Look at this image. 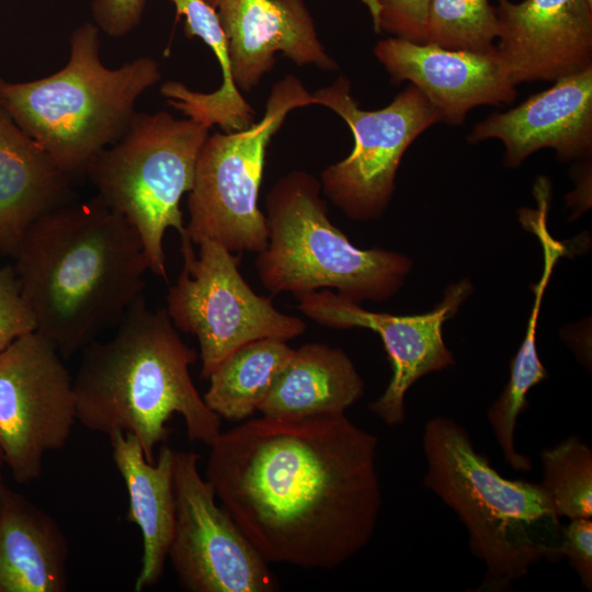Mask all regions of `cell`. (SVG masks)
<instances>
[{"label":"cell","instance_id":"6da1fadb","mask_svg":"<svg viewBox=\"0 0 592 592\" xmlns=\"http://www.w3.org/2000/svg\"><path fill=\"white\" fill-rule=\"evenodd\" d=\"M378 439L345 413L261 415L209 445L205 478L269 563L333 569L371 540Z\"/></svg>","mask_w":592,"mask_h":592},{"label":"cell","instance_id":"ffe728a7","mask_svg":"<svg viewBox=\"0 0 592 592\" xmlns=\"http://www.w3.org/2000/svg\"><path fill=\"white\" fill-rule=\"evenodd\" d=\"M69 545L59 524L24 494L0 500V592H65Z\"/></svg>","mask_w":592,"mask_h":592},{"label":"cell","instance_id":"44dd1931","mask_svg":"<svg viewBox=\"0 0 592 592\" xmlns=\"http://www.w3.org/2000/svg\"><path fill=\"white\" fill-rule=\"evenodd\" d=\"M363 394L364 382L348 354L311 342L294 349L259 411L280 419L342 414Z\"/></svg>","mask_w":592,"mask_h":592},{"label":"cell","instance_id":"277c9868","mask_svg":"<svg viewBox=\"0 0 592 592\" xmlns=\"http://www.w3.org/2000/svg\"><path fill=\"white\" fill-rule=\"evenodd\" d=\"M422 449L424 486L457 514L471 554L486 566L476 591H508L535 565L562 559L560 516L539 482L501 476L448 417L425 422Z\"/></svg>","mask_w":592,"mask_h":592},{"label":"cell","instance_id":"484cf974","mask_svg":"<svg viewBox=\"0 0 592 592\" xmlns=\"http://www.w3.org/2000/svg\"><path fill=\"white\" fill-rule=\"evenodd\" d=\"M377 34L425 43L431 0H361Z\"/></svg>","mask_w":592,"mask_h":592},{"label":"cell","instance_id":"7402d4cb","mask_svg":"<svg viewBox=\"0 0 592 592\" xmlns=\"http://www.w3.org/2000/svg\"><path fill=\"white\" fill-rule=\"evenodd\" d=\"M175 8V22L184 18V33L200 37L215 54L223 80L208 93L167 81L160 93L168 103L206 128L214 125L225 133L244 129L255 122V112L234 83L228 39L214 8L206 0H167Z\"/></svg>","mask_w":592,"mask_h":592},{"label":"cell","instance_id":"ac0fdd59","mask_svg":"<svg viewBox=\"0 0 592 592\" xmlns=\"http://www.w3.org/2000/svg\"><path fill=\"white\" fill-rule=\"evenodd\" d=\"M109 437L114 464L128 493L126 520L141 532V568L134 585L140 592L159 582L168 560L175 524L177 451L162 444L150 463L133 434L117 431Z\"/></svg>","mask_w":592,"mask_h":592},{"label":"cell","instance_id":"83f0119b","mask_svg":"<svg viewBox=\"0 0 592 592\" xmlns=\"http://www.w3.org/2000/svg\"><path fill=\"white\" fill-rule=\"evenodd\" d=\"M560 553L584 590L592 591V520L573 519L561 530Z\"/></svg>","mask_w":592,"mask_h":592},{"label":"cell","instance_id":"9a60e30c","mask_svg":"<svg viewBox=\"0 0 592 592\" xmlns=\"http://www.w3.org/2000/svg\"><path fill=\"white\" fill-rule=\"evenodd\" d=\"M374 55L394 84L408 81L435 106L441 122L458 125L480 105L511 104L516 86L497 48L453 50L397 37L377 42Z\"/></svg>","mask_w":592,"mask_h":592},{"label":"cell","instance_id":"4fadbf2b","mask_svg":"<svg viewBox=\"0 0 592 592\" xmlns=\"http://www.w3.org/2000/svg\"><path fill=\"white\" fill-rule=\"evenodd\" d=\"M467 280L449 286L434 310L418 316H395L363 309L358 303L330 289L295 296L297 309L320 326L366 328L378 333L389 356L392 375L384 392L369 403V410L389 426L406 420L405 397L422 376L454 364L442 327L467 297Z\"/></svg>","mask_w":592,"mask_h":592},{"label":"cell","instance_id":"f1b7e54d","mask_svg":"<svg viewBox=\"0 0 592 592\" xmlns=\"http://www.w3.org/2000/svg\"><path fill=\"white\" fill-rule=\"evenodd\" d=\"M147 0H93L94 24L112 37L132 32L140 22Z\"/></svg>","mask_w":592,"mask_h":592},{"label":"cell","instance_id":"7c38bea8","mask_svg":"<svg viewBox=\"0 0 592 592\" xmlns=\"http://www.w3.org/2000/svg\"><path fill=\"white\" fill-rule=\"evenodd\" d=\"M198 462L194 452L175 454V524L168 559L179 584L189 592L280 590L270 563L217 504Z\"/></svg>","mask_w":592,"mask_h":592},{"label":"cell","instance_id":"9c48e42d","mask_svg":"<svg viewBox=\"0 0 592 592\" xmlns=\"http://www.w3.org/2000/svg\"><path fill=\"white\" fill-rule=\"evenodd\" d=\"M180 240L183 265L166 310L178 331L196 337L203 378L248 342L288 341L306 331L303 319L277 310L271 297L250 287L239 272V255L209 239L197 244L196 254L186 235Z\"/></svg>","mask_w":592,"mask_h":592},{"label":"cell","instance_id":"8992f818","mask_svg":"<svg viewBox=\"0 0 592 592\" xmlns=\"http://www.w3.org/2000/svg\"><path fill=\"white\" fill-rule=\"evenodd\" d=\"M267 243L257 253L259 281L273 296L335 288L353 301H383L403 285L407 257L362 250L328 217L320 181L303 170L278 179L265 197Z\"/></svg>","mask_w":592,"mask_h":592},{"label":"cell","instance_id":"30bf717a","mask_svg":"<svg viewBox=\"0 0 592 592\" xmlns=\"http://www.w3.org/2000/svg\"><path fill=\"white\" fill-rule=\"evenodd\" d=\"M351 92L350 80L340 75L311 93L315 104L330 109L348 124L354 139L351 153L325 168L319 181L321 192L349 218L365 221L385 213L405 152L441 122V115L413 84L375 111L361 109Z\"/></svg>","mask_w":592,"mask_h":592},{"label":"cell","instance_id":"ba28073f","mask_svg":"<svg viewBox=\"0 0 592 592\" xmlns=\"http://www.w3.org/2000/svg\"><path fill=\"white\" fill-rule=\"evenodd\" d=\"M315 104L303 82L287 75L270 91L262 118L249 127L205 139L189 192L185 235L194 244L214 240L232 253H259L267 243L258 196L266 149L287 115Z\"/></svg>","mask_w":592,"mask_h":592},{"label":"cell","instance_id":"f546056e","mask_svg":"<svg viewBox=\"0 0 592 592\" xmlns=\"http://www.w3.org/2000/svg\"><path fill=\"white\" fill-rule=\"evenodd\" d=\"M5 466V462H4V456H3V453L0 448V500H1V497L7 488L5 483H4V479H3V467Z\"/></svg>","mask_w":592,"mask_h":592},{"label":"cell","instance_id":"d4e9b609","mask_svg":"<svg viewBox=\"0 0 592 592\" xmlns=\"http://www.w3.org/2000/svg\"><path fill=\"white\" fill-rule=\"evenodd\" d=\"M497 37L498 19L490 0H431L425 43L481 53L494 48Z\"/></svg>","mask_w":592,"mask_h":592},{"label":"cell","instance_id":"2e32d148","mask_svg":"<svg viewBox=\"0 0 592 592\" xmlns=\"http://www.w3.org/2000/svg\"><path fill=\"white\" fill-rule=\"evenodd\" d=\"M228 39L231 75L239 91L250 92L275 65V54L296 65L337 70L319 39L305 0H206Z\"/></svg>","mask_w":592,"mask_h":592},{"label":"cell","instance_id":"3957f363","mask_svg":"<svg viewBox=\"0 0 592 592\" xmlns=\"http://www.w3.org/2000/svg\"><path fill=\"white\" fill-rule=\"evenodd\" d=\"M73 377L78 422L107 436L133 434L148 462L164 443L173 414L182 417L192 442L210 445L220 417L198 394L190 374L196 352L181 339L166 308L151 309L140 295L118 321L114 335L82 351Z\"/></svg>","mask_w":592,"mask_h":592},{"label":"cell","instance_id":"603a6c76","mask_svg":"<svg viewBox=\"0 0 592 592\" xmlns=\"http://www.w3.org/2000/svg\"><path fill=\"white\" fill-rule=\"evenodd\" d=\"M293 352L287 341L275 338L241 345L207 378L209 386L203 396L205 403L220 418L231 421L249 418L259 411Z\"/></svg>","mask_w":592,"mask_h":592},{"label":"cell","instance_id":"5b68a950","mask_svg":"<svg viewBox=\"0 0 592 592\" xmlns=\"http://www.w3.org/2000/svg\"><path fill=\"white\" fill-rule=\"evenodd\" d=\"M100 30L94 23L70 36V57L59 71L29 82L0 80V106L69 175L114 144L135 115L137 99L161 73L150 57L117 69L99 56Z\"/></svg>","mask_w":592,"mask_h":592},{"label":"cell","instance_id":"5bb4252c","mask_svg":"<svg viewBox=\"0 0 592 592\" xmlns=\"http://www.w3.org/2000/svg\"><path fill=\"white\" fill-rule=\"evenodd\" d=\"M494 7L496 48L515 86L592 67V0H496Z\"/></svg>","mask_w":592,"mask_h":592},{"label":"cell","instance_id":"e0dca14e","mask_svg":"<svg viewBox=\"0 0 592 592\" xmlns=\"http://www.w3.org/2000/svg\"><path fill=\"white\" fill-rule=\"evenodd\" d=\"M502 141L504 162L517 167L540 149H553L562 160L582 159L592 152V67L554 81L506 111L477 123L467 141Z\"/></svg>","mask_w":592,"mask_h":592},{"label":"cell","instance_id":"7a4b0ae2","mask_svg":"<svg viewBox=\"0 0 592 592\" xmlns=\"http://www.w3.org/2000/svg\"><path fill=\"white\" fill-rule=\"evenodd\" d=\"M13 258L35 331L64 360L121 320L143 295L149 271L135 229L96 196L42 216Z\"/></svg>","mask_w":592,"mask_h":592},{"label":"cell","instance_id":"8fae6325","mask_svg":"<svg viewBox=\"0 0 592 592\" xmlns=\"http://www.w3.org/2000/svg\"><path fill=\"white\" fill-rule=\"evenodd\" d=\"M62 360L37 331L0 352V448L18 483L41 477L46 453L62 448L78 422Z\"/></svg>","mask_w":592,"mask_h":592},{"label":"cell","instance_id":"4316f807","mask_svg":"<svg viewBox=\"0 0 592 592\" xmlns=\"http://www.w3.org/2000/svg\"><path fill=\"white\" fill-rule=\"evenodd\" d=\"M35 330V319L22 296L14 267L0 266V352Z\"/></svg>","mask_w":592,"mask_h":592},{"label":"cell","instance_id":"cb8c5ba5","mask_svg":"<svg viewBox=\"0 0 592 592\" xmlns=\"http://www.w3.org/2000/svg\"><path fill=\"white\" fill-rule=\"evenodd\" d=\"M542 481L557 514L592 517V448L570 435L540 452Z\"/></svg>","mask_w":592,"mask_h":592},{"label":"cell","instance_id":"52a82bcc","mask_svg":"<svg viewBox=\"0 0 592 592\" xmlns=\"http://www.w3.org/2000/svg\"><path fill=\"white\" fill-rule=\"evenodd\" d=\"M207 136L208 128L189 117L175 118L166 111L135 113L124 134L86 170L96 197L135 229L149 271L164 281L163 238L169 228L185 235L180 201L193 187Z\"/></svg>","mask_w":592,"mask_h":592},{"label":"cell","instance_id":"d6986e66","mask_svg":"<svg viewBox=\"0 0 592 592\" xmlns=\"http://www.w3.org/2000/svg\"><path fill=\"white\" fill-rule=\"evenodd\" d=\"M70 179L0 106V255L13 257L29 228L66 204Z\"/></svg>","mask_w":592,"mask_h":592}]
</instances>
